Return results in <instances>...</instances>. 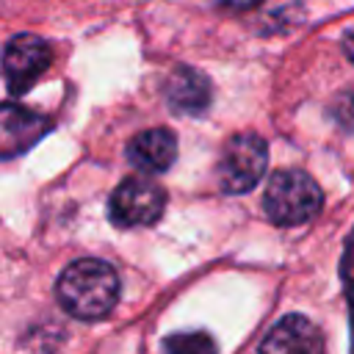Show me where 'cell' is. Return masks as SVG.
<instances>
[{
	"instance_id": "6da1fadb",
	"label": "cell",
	"mask_w": 354,
	"mask_h": 354,
	"mask_svg": "<svg viewBox=\"0 0 354 354\" xmlns=\"http://www.w3.org/2000/svg\"><path fill=\"white\" fill-rule=\"evenodd\" d=\"M58 304L80 321L105 318L119 301V274L100 257H83L66 266L55 282Z\"/></svg>"
},
{
	"instance_id": "7a4b0ae2",
	"label": "cell",
	"mask_w": 354,
	"mask_h": 354,
	"mask_svg": "<svg viewBox=\"0 0 354 354\" xmlns=\"http://www.w3.org/2000/svg\"><path fill=\"white\" fill-rule=\"evenodd\" d=\"M321 205H324L321 185L301 169L277 171L268 180L266 196H263L266 216L279 227H293V224H304L315 218Z\"/></svg>"
},
{
	"instance_id": "3957f363",
	"label": "cell",
	"mask_w": 354,
	"mask_h": 354,
	"mask_svg": "<svg viewBox=\"0 0 354 354\" xmlns=\"http://www.w3.org/2000/svg\"><path fill=\"white\" fill-rule=\"evenodd\" d=\"M268 163V147L257 133H238L232 136L218 158V183L227 194H246L252 191Z\"/></svg>"
},
{
	"instance_id": "277c9868",
	"label": "cell",
	"mask_w": 354,
	"mask_h": 354,
	"mask_svg": "<svg viewBox=\"0 0 354 354\" xmlns=\"http://www.w3.org/2000/svg\"><path fill=\"white\" fill-rule=\"evenodd\" d=\"M166 210V191L149 177H127L116 185L108 213L119 227H149Z\"/></svg>"
},
{
	"instance_id": "5b68a950",
	"label": "cell",
	"mask_w": 354,
	"mask_h": 354,
	"mask_svg": "<svg viewBox=\"0 0 354 354\" xmlns=\"http://www.w3.org/2000/svg\"><path fill=\"white\" fill-rule=\"evenodd\" d=\"M47 66H50V47L44 39L33 33H19L6 44L3 72H6V86L11 94L28 91Z\"/></svg>"
},
{
	"instance_id": "8992f818",
	"label": "cell",
	"mask_w": 354,
	"mask_h": 354,
	"mask_svg": "<svg viewBox=\"0 0 354 354\" xmlns=\"http://www.w3.org/2000/svg\"><path fill=\"white\" fill-rule=\"evenodd\" d=\"M324 340L318 326L304 315H285L260 343V354H321Z\"/></svg>"
},
{
	"instance_id": "52a82bcc",
	"label": "cell",
	"mask_w": 354,
	"mask_h": 354,
	"mask_svg": "<svg viewBox=\"0 0 354 354\" xmlns=\"http://www.w3.org/2000/svg\"><path fill=\"white\" fill-rule=\"evenodd\" d=\"M127 158H130V163L136 169H141L147 174H160L177 158V138H174V133L169 127L141 130L127 144Z\"/></svg>"
},
{
	"instance_id": "ba28073f",
	"label": "cell",
	"mask_w": 354,
	"mask_h": 354,
	"mask_svg": "<svg viewBox=\"0 0 354 354\" xmlns=\"http://www.w3.org/2000/svg\"><path fill=\"white\" fill-rule=\"evenodd\" d=\"M47 130V119L28 111V108H19L14 102H6L3 105V113H0V149L6 158H14L17 152L28 149L30 144H36L41 138V133Z\"/></svg>"
},
{
	"instance_id": "9c48e42d",
	"label": "cell",
	"mask_w": 354,
	"mask_h": 354,
	"mask_svg": "<svg viewBox=\"0 0 354 354\" xmlns=\"http://www.w3.org/2000/svg\"><path fill=\"white\" fill-rule=\"evenodd\" d=\"M210 80L191 66H177L166 80V102L177 113H202L210 105Z\"/></svg>"
},
{
	"instance_id": "30bf717a",
	"label": "cell",
	"mask_w": 354,
	"mask_h": 354,
	"mask_svg": "<svg viewBox=\"0 0 354 354\" xmlns=\"http://www.w3.org/2000/svg\"><path fill=\"white\" fill-rule=\"evenodd\" d=\"M166 354H218L216 340L207 332H177L163 340Z\"/></svg>"
},
{
	"instance_id": "8fae6325",
	"label": "cell",
	"mask_w": 354,
	"mask_h": 354,
	"mask_svg": "<svg viewBox=\"0 0 354 354\" xmlns=\"http://www.w3.org/2000/svg\"><path fill=\"white\" fill-rule=\"evenodd\" d=\"M213 3L221 8H230V11H249V8L260 6L263 0H213Z\"/></svg>"
},
{
	"instance_id": "7c38bea8",
	"label": "cell",
	"mask_w": 354,
	"mask_h": 354,
	"mask_svg": "<svg viewBox=\"0 0 354 354\" xmlns=\"http://www.w3.org/2000/svg\"><path fill=\"white\" fill-rule=\"evenodd\" d=\"M343 53H346V58L354 64V28L343 36Z\"/></svg>"
}]
</instances>
